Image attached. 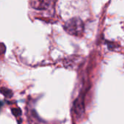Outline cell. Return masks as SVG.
Instances as JSON below:
<instances>
[{"label": "cell", "mask_w": 124, "mask_h": 124, "mask_svg": "<svg viewBox=\"0 0 124 124\" xmlns=\"http://www.w3.org/2000/svg\"><path fill=\"white\" fill-rule=\"evenodd\" d=\"M73 109L75 110V113L78 116L80 115L81 113H83V112L84 111L83 104L81 102H80V101H78V100L74 103V108Z\"/></svg>", "instance_id": "3"}, {"label": "cell", "mask_w": 124, "mask_h": 124, "mask_svg": "<svg viewBox=\"0 0 124 124\" xmlns=\"http://www.w3.org/2000/svg\"><path fill=\"white\" fill-rule=\"evenodd\" d=\"M12 112L13 113V115H15V116H18L21 114L20 113V110L19 108H14L12 110Z\"/></svg>", "instance_id": "5"}, {"label": "cell", "mask_w": 124, "mask_h": 124, "mask_svg": "<svg viewBox=\"0 0 124 124\" xmlns=\"http://www.w3.org/2000/svg\"><path fill=\"white\" fill-rule=\"evenodd\" d=\"M64 28L68 33L78 36L82 34L84 25L83 21L79 17H73L65 23Z\"/></svg>", "instance_id": "1"}, {"label": "cell", "mask_w": 124, "mask_h": 124, "mask_svg": "<svg viewBox=\"0 0 124 124\" xmlns=\"http://www.w3.org/2000/svg\"><path fill=\"white\" fill-rule=\"evenodd\" d=\"M50 3V0H31V5L36 9H46Z\"/></svg>", "instance_id": "2"}, {"label": "cell", "mask_w": 124, "mask_h": 124, "mask_svg": "<svg viewBox=\"0 0 124 124\" xmlns=\"http://www.w3.org/2000/svg\"><path fill=\"white\" fill-rule=\"evenodd\" d=\"M0 93L3 94L7 97H11L12 95V91L9 90V89H7L6 88H1L0 89Z\"/></svg>", "instance_id": "4"}, {"label": "cell", "mask_w": 124, "mask_h": 124, "mask_svg": "<svg viewBox=\"0 0 124 124\" xmlns=\"http://www.w3.org/2000/svg\"><path fill=\"white\" fill-rule=\"evenodd\" d=\"M1 106H2V102L0 101V109H1Z\"/></svg>", "instance_id": "6"}]
</instances>
